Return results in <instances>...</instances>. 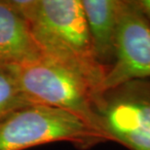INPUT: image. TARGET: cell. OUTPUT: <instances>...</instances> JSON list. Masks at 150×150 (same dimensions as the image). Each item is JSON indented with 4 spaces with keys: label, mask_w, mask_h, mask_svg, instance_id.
<instances>
[{
    "label": "cell",
    "mask_w": 150,
    "mask_h": 150,
    "mask_svg": "<svg viewBox=\"0 0 150 150\" xmlns=\"http://www.w3.org/2000/svg\"><path fill=\"white\" fill-rule=\"evenodd\" d=\"M97 109L107 142L129 150H150V79L105 91Z\"/></svg>",
    "instance_id": "277c9868"
},
{
    "label": "cell",
    "mask_w": 150,
    "mask_h": 150,
    "mask_svg": "<svg viewBox=\"0 0 150 150\" xmlns=\"http://www.w3.org/2000/svg\"><path fill=\"white\" fill-rule=\"evenodd\" d=\"M41 56L28 22L10 0H0V62L19 65Z\"/></svg>",
    "instance_id": "52a82bcc"
},
{
    "label": "cell",
    "mask_w": 150,
    "mask_h": 150,
    "mask_svg": "<svg viewBox=\"0 0 150 150\" xmlns=\"http://www.w3.org/2000/svg\"><path fill=\"white\" fill-rule=\"evenodd\" d=\"M57 142L88 149L106 142L74 114L43 104H29L0 120V150H23Z\"/></svg>",
    "instance_id": "3957f363"
},
{
    "label": "cell",
    "mask_w": 150,
    "mask_h": 150,
    "mask_svg": "<svg viewBox=\"0 0 150 150\" xmlns=\"http://www.w3.org/2000/svg\"><path fill=\"white\" fill-rule=\"evenodd\" d=\"M17 68L21 88L29 103L67 110L107 142L97 109L100 100L81 75L43 55Z\"/></svg>",
    "instance_id": "7a4b0ae2"
},
{
    "label": "cell",
    "mask_w": 150,
    "mask_h": 150,
    "mask_svg": "<svg viewBox=\"0 0 150 150\" xmlns=\"http://www.w3.org/2000/svg\"><path fill=\"white\" fill-rule=\"evenodd\" d=\"M32 104L22 91L16 64L0 62V120L21 107Z\"/></svg>",
    "instance_id": "ba28073f"
},
{
    "label": "cell",
    "mask_w": 150,
    "mask_h": 150,
    "mask_svg": "<svg viewBox=\"0 0 150 150\" xmlns=\"http://www.w3.org/2000/svg\"><path fill=\"white\" fill-rule=\"evenodd\" d=\"M134 2L150 23V0H134Z\"/></svg>",
    "instance_id": "9c48e42d"
},
{
    "label": "cell",
    "mask_w": 150,
    "mask_h": 150,
    "mask_svg": "<svg viewBox=\"0 0 150 150\" xmlns=\"http://www.w3.org/2000/svg\"><path fill=\"white\" fill-rule=\"evenodd\" d=\"M123 0H81L95 56L107 70L115 58Z\"/></svg>",
    "instance_id": "8992f818"
},
{
    "label": "cell",
    "mask_w": 150,
    "mask_h": 150,
    "mask_svg": "<svg viewBox=\"0 0 150 150\" xmlns=\"http://www.w3.org/2000/svg\"><path fill=\"white\" fill-rule=\"evenodd\" d=\"M10 2L28 22L42 55L81 75L100 100L106 69L95 56L81 0Z\"/></svg>",
    "instance_id": "6da1fadb"
},
{
    "label": "cell",
    "mask_w": 150,
    "mask_h": 150,
    "mask_svg": "<svg viewBox=\"0 0 150 150\" xmlns=\"http://www.w3.org/2000/svg\"><path fill=\"white\" fill-rule=\"evenodd\" d=\"M142 79H150V23L134 0H123L115 58L105 72L103 92Z\"/></svg>",
    "instance_id": "5b68a950"
}]
</instances>
